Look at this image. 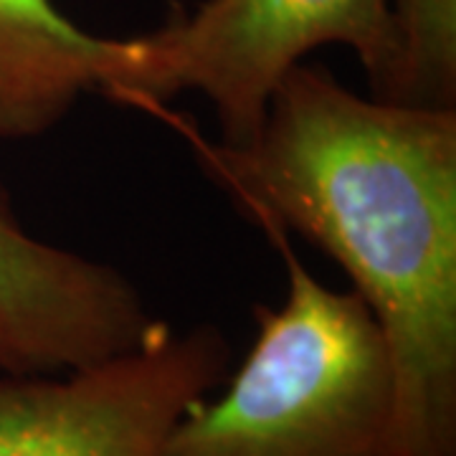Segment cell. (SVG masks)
<instances>
[{"instance_id": "cell-1", "label": "cell", "mask_w": 456, "mask_h": 456, "mask_svg": "<svg viewBox=\"0 0 456 456\" xmlns=\"http://www.w3.org/2000/svg\"><path fill=\"white\" fill-rule=\"evenodd\" d=\"M188 134L261 231L350 277L388 345L401 456H456V110L360 97L302 61L246 145Z\"/></svg>"}, {"instance_id": "cell-2", "label": "cell", "mask_w": 456, "mask_h": 456, "mask_svg": "<svg viewBox=\"0 0 456 456\" xmlns=\"http://www.w3.org/2000/svg\"><path fill=\"white\" fill-rule=\"evenodd\" d=\"M277 307L254 310L244 362L188 408L158 456H401L388 345L358 294L322 284L281 231Z\"/></svg>"}, {"instance_id": "cell-3", "label": "cell", "mask_w": 456, "mask_h": 456, "mask_svg": "<svg viewBox=\"0 0 456 456\" xmlns=\"http://www.w3.org/2000/svg\"><path fill=\"white\" fill-rule=\"evenodd\" d=\"M130 53L102 97L160 110L196 92L224 145H246L284 74L322 46H347L370 86L391 64L386 0H203L158 31L127 38Z\"/></svg>"}, {"instance_id": "cell-4", "label": "cell", "mask_w": 456, "mask_h": 456, "mask_svg": "<svg viewBox=\"0 0 456 456\" xmlns=\"http://www.w3.org/2000/svg\"><path fill=\"white\" fill-rule=\"evenodd\" d=\"M231 358L218 327L160 320L114 358L0 375V456H158L180 416L226 380Z\"/></svg>"}, {"instance_id": "cell-5", "label": "cell", "mask_w": 456, "mask_h": 456, "mask_svg": "<svg viewBox=\"0 0 456 456\" xmlns=\"http://www.w3.org/2000/svg\"><path fill=\"white\" fill-rule=\"evenodd\" d=\"M158 322L117 266L33 236L0 178V375L77 370L137 347Z\"/></svg>"}, {"instance_id": "cell-6", "label": "cell", "mask_w": 456, "mask_h": 456, "mask_svg": "<svg viewBox=\"0 0 456 456\" xmlns=\"http://www.w3.org/2000/svg\"><path fill=\"white\" fill-rule=\"evenodd\" d=\"M127 38H104L53 0H0V140H33L79 99L104 94L127 61Z\"/></svg>"}, {"instance_id": "cell-7", "label": "cell", "mask_w": 456, "mask_h": 456, "mask_svg": "<svg viewBox=\"0 0 456 456\" xmlns=\"http://www.w3.org/2000/svg\"><path fill=\"white\" fill-rule=\"evenodd\" d=\"M393 53L370 97L456 110V0H386Z\"/></svg>"}]
</instances>
